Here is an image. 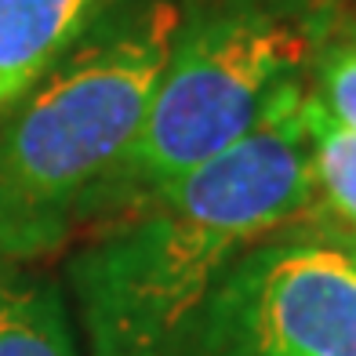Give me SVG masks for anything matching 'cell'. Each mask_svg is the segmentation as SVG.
I'll list each match as a JSON object with an SVG mask.
<instances>
[{
  "mask_svg": "<svg viewBox=\"0 0 356 356\" xmlns=\"http://www.w3.org/2000/svg\"><path fill=\"white\" fill-rule=\"evenodd\" d=\"M302 120L309 135L316 200L331 211V218L356 240V131L338 124L323 106H316L305 91Z\"/></svg>",
  "mask_w": 356,
  "mask_h": 356,
  "instance_id": "52a82bcc",
  "label": "cell"
},
{
  "mask_svg": "<svg viewBox=\"0 0 356 356\" xmlns=\"http://www.w3.org/2000/svg\"><path fill=\"white\" fill-rule=\"evenodd\" d=\"M168 356H356V240L309 218L251 244Z\"/></svg>",
  "mask_w": 356,
  "mask_h": 356,
  "instance_id": "277c9868",
  "label": "cell"
},
{
  "mask_svg": "<svg viewBox=\"0 0 356 356\" xmlns=\"http://www.w3.org/2000/svg\"><path fill=\"white\" fill-rule=\"evenodd\" d=\"M186 4H117L0 113V262L62 248L95 218L142 131Z\"/></svg>",
  "mask_w": 356,
  "mask_h": 356,
  "instance_id": "7a4b0ae2",
  "label": "cell"
},
{
  "mask_svg": "<svg viewBox=\"0 0 356 356\" xmlns=\"http://www.w3.org/2000/svg\"><path fill=\"white\" fill-rule=\"evenodd\" d=\"M120 0H0V113Z\"/></svg>",
  "mask_w": 356,
  "mask_h": 356,
  "instance_id": "5b68a950",
  "label": "cell"
},
{
  "mask_svg": "<svg viewBox=\"0 0 356 356\" xmlns=\"http://www.w3.org/2000/svg\"><path fill=\"white\" fill-rule=\"evenodd\" d=\"M313 84L305 88L316 106H323L338 124L356 131V26L338 29L320 51L309 73Z\"/></svg>",
  "mask_w": 356,
  "mask_h": 356,
  "instance_id": "ba28073f",
  "label": "cell"
},
{
  "mask_svg": "<svg viewBox=\"0 0 356 356\" xmlns=\"http://www.w3.org/2000/svg\"><path fill=\"white\" fill-rule=\"evenodd\" d=\"M302 99L287 91L233 149L109 215L66 258L88 356H168L236 254L313 218Z\"/></svg>",
  "mask_w": 356,
  "mask_h": 356,
  "instance_id": "6da1fadb",
  "label": "cell"
},
{
  "mask_svg": "<svg viewBox=\"0 0 356 356\" xmlns=\"http://www.w3.org/2000/svg\"><path fill=\"white\" fill-rule=\"evenodd\" d=\"M0 356H84L58 284L0 262Z\"/></svg>",
  "mask_w": 356,
  "mask_h": 356,
  "instance_id": "8992f818",
  "label": "cell"
},
{
  "mask_svg": "<svg viewBox=\"0 0 356 356\" xmlns=\"http://www.w3.org/2000/svg\"><path fill=\"white\" fill-rule=\"evenodd\" d=\"M338 33V0H193L145 109L142 131L109 178L95 218L197 171L251 135L302 88Z\"/></svg>",
  "mask_w": 356,
  "mask_h": 356,
  "instance_id": "3957f363",
  "label": "cell"
}]
</instances>
